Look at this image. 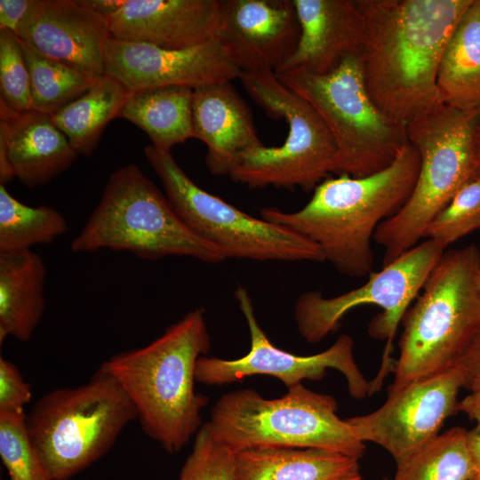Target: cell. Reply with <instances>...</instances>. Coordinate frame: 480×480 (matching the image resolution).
<instances>
[{
  "mask_svg": "<svg viewBox=\"0 0 480 480\" xmlns=\"http://www.w3.org/2000/svg\"><path fill=\"white\" fill-rule=\"evenodd\" d=\"M473 0H356L364 38L360 62L367 92L407 126L443 105L437 73L444 48Z\"/></svg>",
  "mask_w": 480,
  "mask_h": 480,
  "instance_id": "1",
  "label": "cell"
},
{
  "mask_svg": "<svg viewBox=\"0 0 480 480\" xmlns=\"http://www.w3.org/2000/svg\"><path fill=\"white\" fill-rule=\"evenodd\" d=\"M420 155L405 144L387 168L364 177L325 179L301 209H261L260 217L313 242L342 275L362 277L372 270L371 241L379 225L395 215L414 188Z\"/></svg>",
  "mask_w": 480,
  "mask_h": 480,
  "instance_id": "2",
  "label": "cell"
},
{
  "mask_svg": "<svg viewBox=\"0 0 480 480\" xmlns=\"http://www.w3.org/2000/svg\"><path fill=\"white\" fill-rule=\"evenodd\" d=\"M211 348L204 311L196 308L148 345L103 361L137 412L146 435L171 453L201 428L208 398L195 391L197 360Z\"/></svg>",
  "mask_w": 480,
  "mask_h": 480,
  "instance_id": "3",
  "label": "cell"
},
{
  "mask_svg": "<svg viewBox=\"0 0 480 480\" xmlns=\"http://www.w3.org/2000/svg\"><path fill=\"white\" fill-rule=\"evenodd\" d=\"M480 251L444 252L402 318L399 356L388 391L454 368L480 332Z\"/></svg>",
  "mask_w": 480,
  "mask_h": 480,
  "instance_id": "4",
  "label": "cell"
},
{
  "mask_svg": "<svg viewBox=\"0 0 480 480\" xmlns=\"http://www.w3.org/2000/svg\"><path fill=\"white\" fill-rule=\"evenodd\" d=\"M70 249L74 252L124 251L147 260L167 256L206 263L226 260L215 245L182 221L165 194L134 164L109 176L99 204L71 241Z\"/></svg>",
  "mask_w": 480,
  "mask_h": 480,
  "instance_id": "5",
  "label": "cell"
},
{
  "mask_svg": "<svg viewBox=\"0 0 480 480\" xmlns=\"http://www.w3.org/2000/svg\"><path fill=\"white\" fill-rule=\"evenodd\" d=\"M479 118L480 110L463 111L443 104L406 126L420 164L410 197L374 233L373 240L384 249L383 266L418 244L428 225L458 190L479 175L475 147Z\"/></svg>",
  "mask_w": 480,
  "mask_h": 480,
  "instance_id": "6",
  "label": "cell"
},
{
  "mask_svg": "<svg viewBox=\"0 0 480 480\" xmlns=\"http://www.w3.org/2000/svg\"><path fill=\"white\" fill-rule=\"evenodd\" d=\"M336 411L332 396L301 383L275 399L244 388L223 395L208 423L213 436L234 452L255 447L316 448L359 460L364 443Z\"/></svg>",
  "mask_w": 480,
  "mask_h": 480,
  "instance_id": "7",
  "label": "cell"
},
{
  "mask_svg": "<svg viewBox=\"0 0 480 480\" xmlns=\"http://www.w3.org/2000/svg\"><path fill=\"white\" fill-rule=\"evenodd\" d=\"M135 420L132 401L100 367L83 385L46 393L26 416L30 439L53 480H68L97 461Z\"/></svg>",
  "mask_w": 480,
  "mask_h": 480,
  "instance_id": "8",
  "label": "cell"
},
{
  "mask_svg": "<svg viewBox=\"0 0 480 480\" xmlns=\"http://www.w3.org/2000/svg\"><path fill=\"white\" fill-rule=\"evenodd\" d=\"M360 55L332 72L296 70L276 75L319 114L336 147L332 172L364 177L389 166L409 142L406 126L383 114L370 98Z\"/></svg>",
  "mask_w": 480,
  "mask_h": 480,
  "instance_id": "9",
  "label": "cell"
},
{
  "mask_svg": "<svg viewBox=\"0 0 480 480\" xmlns=\"http://www.w3.org/2000/svg\"><path fill=\"white\" fill-rule=\"evenodd\" d=\"M249 96L273 118H283L287 136L280 146L244 152L231 170V180L251 188L314 189L332 172L334 140L316 109L284 85L273 71L242 72Z\"/></svg>",
  "mask_w": 480,
  "mask_h": 480,
  "instance_id": "10",
  "label": "cell"
},
{
  "mask_svg": "<svg viewBox=\"0 0 480 480\" xmlns=\"http://www.w3.org/2000/svg\"><path fill=\"white\" fill-rule=\"evenodd\" d=\"M144 155L175 212L193 232L215 245L225 259L324 261L320 249L308 238L261 217L251 216L198 187L171 150L150 144L145 147Z\"/></svg>",
  "mask_w": 480,
  "mask_h": 480,
  "instance_id": "11",
  "label": "cell"
},
{
  "mask_svg": "<svg viewBox=\"0 0 480 480\" xmlns=\"http://www.w3.org/2000/svg\"><path fill=\"white\" fill-rule=\"evenodd\" d=\"M444 250L433 240L424 239L380 271H372L360 287L331 298L318 291L303 293L294 308L300 334L306 341L316 343L334 332L350 310L364 305L382 308L368 329L371 336L387 340L379 372L370 381V395L379 391L388 372L394 371L391 354L398 324Z\"/></svg>",
  "mask_w": 480,
  "mask_h": 480,
  "instance_id": "12",
  "label": "cell"
},
{
  "mask_svg": "<svg viewBox=\"0 0 480 480\" xmlns=\"http://www.w3.org/2000/svg\"><path fill=\"white\" fill-rule=\"evenodd\" d=\"M234 295L249 328L250 350L232 360L201 356L196 366V381L220 386L265 374L279 379L289 388L303 380H319L325 376L328 368H332L344 375L352 397L362 399L369 396L370 382L355 361L353 340L349 335L341 334L327 349L315 355L286 352L273 345L260 326L247 290L239 285Z\"/></svg>",
  "mask_w": 480,
  "mask_h": 480,
  "instance_id": "13",
  "label": "cell"
},
{
  "mask_svg": "<svg viewBox=\"0 0 480 480\" xmlns=\"http://www.w3.org/2000/svg\"><path fill=\"white\" fill-rule=\"evenodd\" d=\"M460 388L462 376L454 367L388 391L374 412L345 420L358 439L379 444L397 460L439 434L444 421L457 412Z\"/></svg>",
  "mask_w": 480,
  "mask_h": 480,
  "instance_id": "14",
  "label": "cell"
},
{
  "mask_svg": "<svg viewBox=\"0 0 480 480\" xmlns=\"http://www.w3.org/2000/svg\"><path fill=\"white\" fill-rule=\"evenodd\" d=\"M104 74L134 92L170 85L196 89L240 78L242 71L215 38L172 50L110 36L104 47Z\"/></svg>",
  "mask_w": 480,
  "mask_h": 480,
  "instance_id": "15",
  "label": "cell"
},
{
  "mask_svg": "<svg viewBox=\"0 0 480 480\" xmlns=\"http://www.w3.org/2000/svg\"><path fill=\"white\" fill-rule=\"evenodd\" d=\"M104 16L110 35L164 49L192 48L215 38L220 0H83Z\"/></svg>",
  "mask_w": 480,
  "mask_h": 480,
  "instance_id": "16",
  "label": "cell"
},
{
  "mask_svg": "<svg viewBox=\"0 0 480 480\" xmlns=\"http://www.w3.org/2000/svg\"><path fill=\"white\" fill-rule=\"evenodd\" d=\"M300 32L292 0H220L215 39L242 72L275 73Z\"/></svg>",
  "mask_w": 480,
  "mask_h": 480,
  "instance_id": "17",
  "label": "cell"
},
{
  "mask_svg": "<svg viewBox=\"0 0 480 480\" xmlns=\"http://www.w3.org/2000/svg\"><path fill=\"white\" fill-rule=\"evenodd\" d=\"M15 35L52 59L94 76L105 75L109 26L83 0H32Z\"/></svg>",
  "mask_w": 480,
  "mask_h": 480,
  "instance_id": "18",
  "label": "cell"
},
{
  "mask_svg": "<svg viewBox=\"0 0 480 480\" xmlns=\"http://www.w3.org/2000/svg\"><path fill=\"white\" fill-rule=\"evenodd\" d=\"M300 37L276 75L305 71L325 75L351 55H360L364 28L356 0H292Z\"/></svg>",
  "mask_w": 480,
  "mask_h": 480,
  "instance_id": "19",
  "label": "cell"
},
{
  "mask_svg": "<svg viewBox=\"0 0 480 480\" xmlns=\"http://www.w3.org/2000/svg\"><path fill=\"white\" fill-rule=\"evenodd\" d=\"M231 82L200 86L193 92L195 138L206 145L205 164L215 175H228L244 152L263 145L251 109Z\"/></svg>",
  "mask_w": 480,
  "mask_h": 480,
  "instance_id": "20",
  "label": "cell"
},
{
  "mask_svg": "<svg viewBox=\"0 0 480 480\" xmlns=\"http://www.w3.org/2000/svg\"><path fill=\"white\" fill-rule=\"evenodd\" d=\"M0 135L14 176L28 188L48 183L77 156L51 116L32 109L19 113L0 103Z\"/></svg>",
  "mask_w": 480,
  "mask_h": 480,
  "instance_id": "21",
  "label": "cell"
},
{
  "mask_svg": "<svg viewBox=\"0 0 480 480\" xmlns=\"http://www.w3.org/2000/svg\"><path fill=\"white\" fill-rule=\"evenodd\" d=\"M46 268L32 250L0 252V342L28 340L44 310Z\"/></svg>",
  "mask_w": 480,
  "mask_h": 480,
  "instance_id": "22",
  "label": "cell"
},
{
  "mask_svg": "<svg viewBox=\"0 0 480 480\" xmlns=\"http://www.w3.org/2000/svg\"><path fill=\"white\" fill-rule=\"evenodd\" d=\"M358 473L357 459L324 449L255 447L235 452V480H338Z\"/></svg>",
  "mask_w": 480,
  "mask_h": 480,
  "instance_id": "23",
  "label": "cell"
},
{
  "mask_svg": "<svg viewBox=\"0 0 480 480\" xmlns=\"http://www.w3.org/2000/svg\"><path fill=\"white\" fill-rule=\"evenodd\" d=\"M437 88L444 104L480 110V0H473L452 34L442 56Z\"/></svg>",
  "mask_w": 480,
  "mask_h": 480,
  "instance_id": "24",
  "label": "cell"
},
{
  "mask_svg": "<svg viewBox=\"0 0 480 480\" xmlns=\"http://www.w3.org/2000/svg\"><path fill=\"white\" fill-rule=\"evenodd\" d=\"M193 92L194 89L181 85L131 92L118 117L140 128L155 147L171 150L195 138Z\"/></svg>",
  "mask_w": 480,
  "mask_h": 480,
  "instance_id": "25",
  "label": "cell"
},
{
  "mask_svg": "<svg viewBox=\"0 0 480 480\" xmlns=\"http://www.w3.org/2000/svg\"><path fill=\"white\" fill-rule=\"evenodd\" d=\"M130 93L120 82L104 75L51 117L77 155L89 156L96 149L107 124L118 117Z\"/></svg>",
  "mask_w": 480,
  "mask_h": 480,
  "instance_id": "26",
  "label": "cell"
},
{
  "mask_svg": "<svg viewBox=\"0 0 480 480\" xmlns=\"http://www.w3.org/2000/svg\"><path fill=\"white\" fill-rule=\"evenodd\" d=\"M467 430L453 427L396 460L392 480H471L477 476L466 444Z\"/></svg>",
  "mask_w": 480,
  "mask_h": 480,
  "instance_id": "27",
  "label": "cell"
},
{
  "mask_svg": "<svg viewBox=\"0 0 480 480\" xmlns=\"http://www.w3.org/2000/svg\"><path fill=\"white\" fill-rule=\"evenodd\" d=\"M20 42L30 76L32 110L52 116L88 91L100 77L52 59Z\"/></svg>",
  "mask_w": 480,
  "mask_h": 480,
  "instance_id": "28",
  "label": "cell"
},
{
  "mask_svg": "<svg viewBox=\"0 0 480 480\" xmlns=\"http://www.w3.org/2000/svg\"><path fill=\"white\" fill-rule=\"evenodd\" d=\"M64 216L48 205L29 206L0 184V252L31 250L50 244L68 230Z\"/></svg>",
  "mask_w": 480,
  "mask_h": 480,
  "instance_id": "29",
  "label": "cell"
},
{
  "mask_svg": "<svg viewBox=\"0 0 480 480\" xmlns=\"http://www.w3.org/2000/svg\"><path fill=\"white\" fill-rule=\"evenodd\" d=\"M24 411L0 412V457L10 480H53L33 444Z\"/></svg>",
  "mask_w": 480,
  "mask_h": 480,
  "instance_id": "30",
  "label": "cell"
},
{
  "mask_svg": "<svg viewBox=\"0 0 480 480\" xmlns=\"http://www.w3.org/2000/svg\"><path fill=\"white\" fill-rule=\"evenodd\" d=\"M480 228V175L464 184L428 225L423 238L444 249Z\"/></svg>",
  "mask_w": 480,
  "mask_h": 480,
  "instance_id": "31",
  "label": "cell"
},
{
  "mask_svg": "<svg viewBox=\"0 0 480 480\" xmlns=\"http://www.w3.org/2000/svg\"><path fill=\"white\" fill-rule=\"evenodd\" d=\"M0 103L23 113L31 110L29 71L20 38L0 30Z\"/></svg>",
  "mask_w": 480,
  "mask_h": 480,
  "instance_id": "32",
  "label": "cell"
},
{
  "mask_svg": "<svg viewBox=\"0 0 480 480\" xmlns=\"http://www.w3.org/2000/svg\"><path fill=\"white\" fill-rule=\"evenodd\" d=\"M179 480H235V452L213 436L208 422L196 434Z\"/></svg>",
  "mask_w": 480,
  "mask_h": 480,
  "instance_id": "33",
  "label": "cell"
},
{
  "mask_svg": "<svg viewBox=\"0 0 480 480\" xmlns=\"http://www.w3.org/2000/svg\"><path fill=\"white\" fill-rule=\"evenodd\" d=\"M32 390L16 365L0 357V412H14L24 411L30 402Z\"/></svg>",
  "mask_w": 480,
  "mask_h": 480,
  "instance_id": "34",
  "label": "cell"
},
{
  "mask_svg": "<svg viewBox=\"0 0 480 480\" xmlns=\"http://www.w3.org/2000/svg\"><path fill=\"white\" fill-rule=\"evenodd\" d=\"M462 376V388H480V332L463 353L456 366Z\"/></svg>",
  "mask_w": 480,
  "mask_h": 480,
  "instance_id": "35",
  "label": "cell"
},
{
  "mask_svg": "<svg viewBox=\"0 0 480 480\" xmlns=\"http://www.w3.org/2000/svg\"><path fill=\"white\" fill-rule=\"evenodd\" d=\"M32 0H0V30L16 33Z\"/></svg>",
  "mask_w": 480,
  "mask_h": 480,
  "instance_id": "36",
  "label": "cell"
},
{
  "mask_svg": "<svg viewBox=\"0 0 480 480\" xmlns=\"http://www.w3.org/2000/svg\"><path fill=\"white\" fill-rule=\"evenodd\" d=\"M464 412L470 420L480 425V388L470 391L460 402H458L457 412Z\"/></svg>",
  "mask_w": 480,
  "mask_h": 480,
  "instance_id": "37",
  "label": "cell"
},
{
  "mask_svg": "<svg viewBox=\"0 0 480 480\" xmlns=\"http://www.w3.org/2000/svg\"><path fill=\"white\" fill-rule=\"evenodd\" d=\"M466 444L476 472L480 476V425L467 431Z\"/></svg>",
  "mask_w": 480,
  "mask_h": 480,
  "instance_id": "38",
  "label": "cell"
},
{
  "mask_svg": "<svg viewBox=\"0 0 480 480\" xmlns=\"http://www.w3.org/2000/svg\"><path fill=\"white\" fill-rule=\"evenodd\" d=\"M475 147H476V166L477 172L480 175V118L478 120L476 132H475Z\"/></svg>",
  "mask_w": 480,
  "mask_h": 480,
  "instance_id": "39",
  "label": "cell"
},
{
  "mask_svg": "<svg viewBox=\"0 0 480 480\" xmlns=\"http://www.w3.org/2000/svg\"><path fill=\"white\" fill-rule=\"evenodd\" d=\"M338 480H363L360 473L358 474H356V475H353V476H347V477H344V478H340V479H338Z\"/></svg>",
  "mask_w": 480,
  "mask_h": 480,
  "instance_id": "40",
  "label": "cell"
},
{
  "mask_svg": "<svg viewBox=\"0 0 480 480\" xmlns=\"http://www.w3.org/2000/svg\"><path fill=\"white\" fill-rule=\"evenodd\" d=\"M476 287H477L478 294L480 297V272L478 273L477 277H476Z\"/></svg>",
  "mask_w": 480,
  "mask_h": 480,
  "instance_id": "41",
  "label": "cell"
},
{
  "mask_svg": "<svg viewBox=\"0 0 480 480\" xmlns=\"http://www.w3.org/2000/svg\"><path fill=\"white\" fill-rule=\"evenodd\" d=\"M471 480H480V476H476V477H475V478H473Z\"/></svg>",
  "mask_w": 480,
  "mask_h": 480,
  "instance_id": "42",
  "label": "cell"
},
{
  "mask_svg": "<svg viewBox=\"0 0 480 480\" xmlns=\"http://www.w3.org/2000/svg\"><path fill=\"white\" fill-rule=\"evenodd\" d=\"M381 480H389V479H388V478H383V479H381Z\"/></svg>",
  "mask_w": 480,
  "mask_h": 480,
  "instance_id": "43",
  "label": "cell"
}]
</instances>
